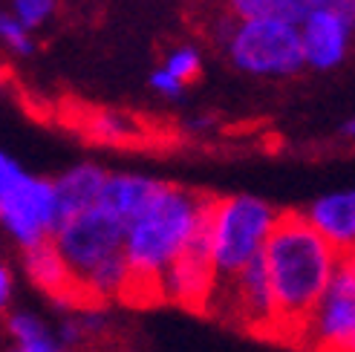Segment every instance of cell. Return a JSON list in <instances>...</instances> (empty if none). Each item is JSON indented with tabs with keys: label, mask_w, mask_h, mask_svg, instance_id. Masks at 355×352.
I'll return each instance as SVG.
<instances>
[{
	"label": "cell",
	"mask_w": 355,
	"mask_h": 352,
	"mask_svg": "<svg viewBox=\"0 0 355 352\" xmlns=\"http://www.w3.org/2000/svg\"><path fill=\"white\" fill-rule=\"evenodd\" d=\"M211 191L159 182L148 205L124 228V266L128 277L119 303L148 309L162 303V272L188 243Z\"/></svg>",
	"instance_id": "obj_2"
},
{
	"label": "cell",
	"mask_w": 355,
	"mask_h": 352,
	"mask_svg": "<svg viewBox=\"0 0 355 352\" xmlns=\"http://www.w3.org/2000/svg\"><path fill=\"white\" fill-rule=\"evenodd\" d=\"M24 269H26V277L32 280V286L41 289L55 306H61L67 312L104 309L87 294V289L78 283V277L69 272V266L64 263L61 252L55 249L52 237L26 245L24 249Z\"/></svg>",
	"instance_id": "obj_10"
},
{
	"label": "cell",
	"mask_w": 355,
	"mask_h": 352,
	"mask_svg": "<svg viewBox=\"0 0 355 352\" xmlns=\"http://www.w3.org/2000/svg\"><path fill=\"white\" fill-rule=\"evenodd\" d=\"M0 38H3L15 52H21V55H29L32 52V41L26 35V26H21V21H15L9 15H0Z\"/></svg>",
	"instance_id": "obj_18"
},
{
	"label": "cell",
	"mask_w": 355,
	"mask_h": 352,
	"mask_svg": "<svg viewBox=\"0 0 355 352\" xmlns=\"http://www.w3.org/2000/svg\"><path fill=\"white\" fill-rule=\"evenodd\" d=\"M3 326L15 341V352H64L58 338L46 329V324L29 312H6Z\"/></svg>",
	"instance_id": "obj_16"
},
{
	"label": "cell",
	"mask_w": 355,
	"mask_h": 352,
	"mask_svg": "<svg viewBox=\"0 0 355 352\" xmlns=\"http://www.w3.org/2000/svg\"><path fill=\"white\" fill-rule=\"evenodd\" d=\"M237 21H280L297 24L309 15L306 0H223Z\"/></svg>",
	"instance_id": "obj_15"
},
{
	"label": "cell",
	"mask_w": 355,
	"mask_h": 352,
	"mask_svg": "<svg viewBox=\"0 0 355 352\" xmlns=\"http://www.w3.org/2000/svg\"><path fill=\"white\" fill-rule=\"evenodd\" d=\"M12 272L3 260H0V315L9 312V301H12Z\"/></svg>",
	"instance_id": "obj_22"
},
{
	"label": "cell",
	"mask_w": 355,
	"mask_h": 352,
	"mask_svg": "<svg viewBox=\"0 0 355 352\" xmlns=\"http://www.w3.org/2000/svg\"><path fill=\"white\" fill-rule=\"evenodd\" d=\"M341 254L295 208L277 211L263 243V266L275 306V341L297 349Z\"/></svg>",
	"instance_id": "obj_1"
},
{
	"label": "cell",
	"mask_w": 355,
	"mask_h": 352,
	"mask_svg": "<svg viewBox=\"0 0 355 352\" xmlns=\"http://www.w3.org/2000/svg\"><path fill=\"white\" fill-rule=\"evenodd\" d=\"M300 352H352L355 349V263L341 254L324 297L297 344Z\"/></svg>",
	"instance_id": "obj_6"
},
{
	"label": "cell",
	"mask_w": 355,
	"mask_h": 352,
	"mask_svg": "<svg viewBox=\"0 0 355 352\" xmlns=\"http://www.w3.org/2000/svg\"><path fill=\"white\" fill-rule=\"evenodd\" d=\"M17 21L21 26H38L46 21V15L55 9V0H15Z\"/></svg>",
	"instance_id": "obj_19"
},
{
	"label": "cell",
	"mask_w": 355,
	"mask_h": 352,
	"mask_svg": "<svg viewBox=\"0 0 355 352\" xmlns=\"http://www.w3.org/2000/svg\"><path fill=\"white\" fill-rule=\"evenodd\" d=\"M277 220V208L252 193H217L211 205V263L214 283L240 272L263 252Z\"/></svg>",
	"instance_id": "obj_4"
},
{
	"label": "cell",
	"mask_w": 355,
	"mask_h": 352,
	"mask_svg": "<svg viewBox=\"0 0 355 352\" xmlns=\"http://www.w3.org/2000/svg\"><path fill=\"white\" fill-rule=\"evenodd\" d=\"M156 188H159V179H150V176L107 173L96 205L101 211H107L110 217H116V220H121L124 225H128L139 211L148 205V200L156 193Z\"/></svg>",
	"instance_id": "obj_14"
},
{
	"label": "cell",
	"mask_w": 355,
	"mask_h": 352,
	"mask_svg": "<svg viewBox=\"0 0 355 352\" xmlns=\"http://www.w3.org/2000/svg\"><path fill=\"white\" fill-rule=\"evenodd\" d=\"M309 12L312 9H324V12H335L338 17H344L347 24H352V0H306Z\"/></svg>",
	"instance_id": "obj_20"
},
{
	"label": "cell",
	"mask_w": 355,
	"mask_h": 352,
	"mask_svg": "<svg viewBox=\"0 0 355 352\" xmlns=\"http://www.w3.org/2000/svg\"><path fill=\"white\" fill-rule=\"evenodd\" d=\"M107 179V170L98 165H76L58 179H52V197H55V228L67 220H73L81 211L93 208L101 185ZM52 228V231H55Z\"/></svg>",
	"instance_id": "obj_13"
},
{
	"label": "cell",
	"mask_w": 355,
	"mask_h": 352,
	"mask_svg": "<svg viewBox=\"0 0 355 352\" xmlns=\"http://www.w3.org/2000/svg\"><path fill=\"white\" fill-rule=\"evenodd\" d=\"M349 26L344 17L335 12L312 9L304 17V32H300V49H304V64L315 69H332L347 55Z\"/></svg>",
	"instance_id": "obj_11"
},
{
	"label": "cell",
	"mask_w": 355,
	"mask_h": 352,
	"mask_svg": "<svg viewBox=\"0 0 355 352\" xmlns=\"http://www.w3.org/2000/svg\"><path fill=\"white\" fill-rule=\"evenodd\" d=\"M64 118L67 125L84 139L98 145H113V148H148V145H162L173 136L165 125L150 121L145 116L110 110V107H93V104L81 101H67L64 104Z\"/></svg>",
	"instance_id": "obj_8"
},
{
	"label": "cell",
	"mask_w": 355,
	"mask_h": 352,
	"mask_svg": "<svg viewBox=\"0 0 355 352\" xmlns=\"http://www.w3.org/2000/svg\"><path fill=\"white\" fill-rule=\"evenodd\" d=\"M162 69H165L171 78H176V81L185 87V84L200 81V76H202V61H200V55H197V49L180 46V49H171V52H168Z\"/></svg>",
	"instance_id": "obj_17"
},
{
	"label": "cell",
	"mask_w": 355,
	"mask_h": 352,
	"mask_svg": "<svg viewBox=\"0 0 355 352\" xmlns=\"http://www.w3.org/2000/svg\"><path fill=\"white\" fill-rule=\"evenodd\" d=\"M0 225L21 249L52 237V228H55L52 182L24 170L9 188L0 191Z\"/></svg>",
	"instance_id": "obj_9"
},
{
	"label": "cell",
	"mask_w": 355,
	"mask_h": 352,
	"mask_svg": "<svg viewBox=\"0 0 355 352\" xmlns=\"http://www.w3.org/2000/svg\"><path fill=\"white\" fill-rule=\"evenodd\" d=\"M124 225L98 205L81 211L52 231V243L64 263L78 277L98 306L119 301L128 266H124Z\"/></svg>",
	"instance_id": "obj_3"
},
{
	"label": "cell",
	"mask_w": 355,
	"mask_h": 352,
	"mask_svg": "<svg viewBox=\"0 0 355 352\" xmlns=\"http://www.w3.org/2000/svg\"><path fill=\"white\" fill-rule=\"evenodd\" d=\"M150 84L156 87L159 93H165V96H180V93L185 90V87H182L180 81H176V78H171V76L165 73V69H156L153 78H150Z\"/></svg>",
	"instance_id": "obj_21"
},
{
	"label": "cell",
	"mask_w": 355,
	"mask_h": 352,
	"mask_svg": "<svg viewBox=\"0 0 355 352\" xmlns=\"http://www.w3.org/2000/svg\"><path fill=\"white\" fill-rule=\"evenodd\" d=\"M9 81V69L3 67V64H0V84H6Z\"/></svg>",
	"instance_id": "obj_23"
},
{
	"label": "cell",
	"mask_w": 355,
	"mask_h": 352,
	"mask_svg": "<svg viewBox=\"0 0 355 352\" xmlns=\"http://www.w3.org/2000/svg\"><path fill=\"white\" fill-rule=\"evenodd\" d=\"M228 58L252 76H295L304 67L300 32L280 21H245L225 41Z\"/></svg>",
	"instance_id": "obj_5"
},
{
	"label": "cell",
	"mask_w": 355,
	"mask_h": 352,
	"mask_svg": "<svg viewBox=\"0 0 355 352\" xmlns=\"http://www.w3.org/2000/svg\"><path fill=\"white\" fill-rule=\"evenodd\" d=\"M214 197L200 211L197 225L168 269L162 272V303H176L188 312H205L211 289H214V263H211V205Z\"/></svg>",
	"instance_id": "obj_7"
},
{
	"label": "cell",
	"mask_w": 355,
	"mask_h": 352,
	"mask_svg": "<svg viewBox=\"0 0 355 352\" xmlns=\"http://www.w3.org/2000/svg\"><path fill=\"white\" fill-rule=\"evenodd\" d=\"M300 214L338 254H352L355 245V193L352 188L324 193Z\"/></svg>",
	"instance_id": "obj_12"
}]
</instances>
